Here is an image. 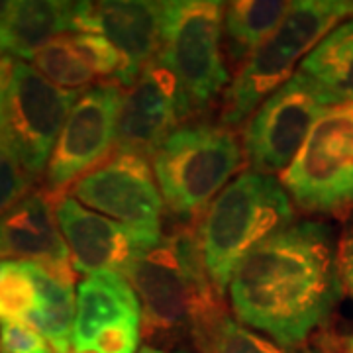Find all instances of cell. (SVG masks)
Wrapping results in <instances>:
<instances>
[{"mask_svg": "<svg viewBox=\"0 0 353 353\" xmlns=\"http://www.w3.org/2000/svg\"><path fill=\"white\" fill-rule=\"evenodd\" d=\"M341 290L334 230L318 220H301L236 269L228 294L238 322L292 350L328 320Z\"/></svg>", "mask_w": 353, "mask_h": 353, "instance_id": "cell-1", "label": "cell"}, {"mask_svg": "<svg viewBox=\"0 0 353 353\" xmlns=\"http://www.w3.org/2000/svg\"><path fill=\"white\" fill-rule=\"evenodd\" d=\"M126 279L141 306V334L150 341L192 338V332L224 314V296L214 289L202 259L196 224L163 234L139 257Z\"/></svg>", "mask_w": 353, "mask_h": 353, "instance_id": "cell-2", "label": "cell"}, {"mask_svg": "<svg viewBox=\"0 0 353 353\" xmlns=\"http://www.w3.org/2000/svg\"><path fill=\"white\" fill-rule=\"evenodd\" d=\"M294 222V204L281 181L243 171L196 222L202 259L214 289L224 296L240 267L255 250Z\"/></svg>", "mask_w": 353, "mask_h": 353, "instance_id": "cell-3", "label": "cell"}, {"mask_svg": "<svg viewBox=\"0 0 353 353\" xmlns=\"http://www.w3.org/2000/svg\"><path fill=\"white\" fill-rule=\"evenodd\" d=\"M353 16V0H296L271 38L241 65L222 94L220 124L241 126L259 104L294 75L304 59L334 28Z\"/></svg>", "mask_w": 353, "mask_h": 353, "instance_id": "cell-4", "label": "cell"}, {"mask_svg": "<svg viewBox=\"0 0 353 353\" xmlns=\"http://www.w3.org/2000/svg\"><path fill=\"white\" fill-rule=\"evenodd\" d=\"M150 161L167 212L183 226L196 224L245 163L241 141L220 122L176 128Z\"/></svg>", "mask_w": 353, "mask_h": 353, "instance_id": "cell-5", "label": "cell"}, {"mask_svg": "<svg viewBox=\"0 0 353 353\" xmlns=\"http://www.w3.org/2000/svg\"><path fill=\"white\" fill-rule=\"evenodd\" d=\"M224 10L226 4L218 0L163 2L159 55L179 83L187 118L204 112L230 83L222 43Z\"/></svg>", "mask_w": 353, "mask_h": 353, "instance_id": "cell-6", "label": "cell"}, {"mask_svg": "<svg viewBox=\"0 0 353 353\" xmlns=\"http://www.w3.org/2000/svg\"><path fill=\"white\" fill-rule=\"evenodd\" d=\"M290 201L306 214L353 212V101L328 106L281 175Z\"/></svg>", "mask_w": 353, "mask_h": 353, "instance_id": "cell-7", "label": "cell"}, {"mask_svg": "<svg viewBox=\"0 0 353 353\" xmlns=\"http://www.w3.org/2000/svg\"><path fill=\"white\" fill-rule=\"evenodd\" d=\"M338 101L304 73L267 97L245 122L241 148L250 171L283 175L324 110Z\"/></svg>", "mask_w": 353, "mask_h": 353, "instance_id": "cell-8", "label": "cell"}, {"mask_svg": "<svg viewBox=\"0 0 353 353\" xmlns=\"http://www.w3.org/2000/svg\"><path fill=\"white\" fill-rule=\"evenodd\" d=\"M124 90L114 81L88 87L77 99L43 175V189L63 196L81 176L112 157Z\"/></svg>", "mask_w": 353, "mask_h": 353, "instance_id": "cell-9", "label": "cell"}, {"mask_svg": "<svg viewBox=\"0 0 353 353\" xmlns=\"http://www.w3.org/2000/svg\"><path fill=\"white\" fill-rule=\"evenodd\" d=\"M79 97V90L59 88L32 65L14 61L2 132L36 179L46 175L51 153Z\"/></svg>", "mask_w": 353, "mask_h": 353, "instance_id": "cell-10", "label": "cell"}, {"mask_svg": "<svg viewBox=\"0 0 353 353\" xmlns=\"http://www.w3.org/2000/svg\"><path fill=\"white\" fill-rule=\"evenodd\" d=\"M67 194L138 232L163 236V196L152 161L134 153L114 152L108 161L81 176Z\"/></svg>", "mask_w": 353, "mask_h": 353, "instance_id": "cell-11", "label": "cell"}, {"mask_svg": "<svg viewBox=\"0 0 353 353\" xmlns=\"http://www.w3.org/2000/svg\"><path fill=\"white\" fill-rule=\"evenodd\" d=\"M55 216L77 273L87 277L124 275L161 236L138 232L108 216L92 212L71 194L55 199Z\"/></svg>", "mask_w": 353, "mask_h": 353, "instance_id": "cell-12", "label": "cell"}, {"mask_svg": "<svg viewBox=\"0 0 353 353\" xmlns=\"http://www.w3.org/2000/svg\"><path fill=\"white\" fill-rule=\"evenodd\" d=\"M185 120L189 118L179 83L161 55H157L124 92L114 152L152 159L159 145Z\"/></svg>", "mask_w": 353, "mask_h": 353, "instance_id": "cell-13", "label": "cell"}, {"mask_svg": "<svg viewBox=\"0 0 353 353\" xmlns=\"http://www.w3.org/2000/svg\"><path fill=\"white\" fill-rule=\"evenodd\" d=\"M73 34H99L108 39L124 59V73L118 85L132 87L161 51L163 2H75Z\"/></svg>", "mask_w": 353, "mask_h": 353, "instance_id": "cell-14", "label": "cell"}, {"mask_svg": "<svg viewBox=\"0 0 353 353\" xmlns=\"http://www.w3.org/2000/svg\"><path fill=\"white\" fill-rule=\"evenodd\" d=\"M0 248L2 257L38 265L51 277L75 283L77 271L55 216V196L43 187L0 218Z\"/></svg>", "mask_w": 353, "mask_h": 353, "instance_id": "cell-15", "label": "cell"}, {"mask_svg": "<svg viewBox=\"0 0 353 353\" xmlns=\"http://www.w3.org/2000/svg\"><path fill=\"white\" fill-rule=\"evenodd\" d=\"M120 328H141L138 294L124 275L85 277L77 287L73 350L90 352L101 336Z\"/></svg>", "mask_w": 353, "mask_h": 353, "instance_id": "cell-16", "label": "cell"}, {"mask_svg": "<svg viewBox=\"0 0 353 353\" xmlns=\"http://www.w3.org/2000/svg\"><path fill=\"white\" fill-rule=\"evenodd\" d=\"M75 2L18 0L0 26V53L8 57L34 59L51 39L73 34Z\"/></svg>", "mask_w": 353, "mask_h": 353, "instance_id": "cell-17", "label": "cell"}, {"mask_svg": "<svg viewBox=\"0 0 353 353\" xmlns=\"http://www.w3.org/2000/svg\"><path fill=\"white\" fill-rule=\"evenodd\" d=\"M28 269L36 283L38 303L24 322L50 341L53 352L69 353L73 347L77 314L75 283L51 277L48 271L34 263H28Z\"/></svg>", "mask_w": 353, "mask_h": 353, "instance_id": "cell-18", "label": "cell"}, {"mask_svg": "<svg viewBox=\"0 0 353 353\" xmlns=\"http://www.w3.org/2000/svg\"><path fill=\"white\" fill-rule=\"evenodd\" d=\"M292 2L289 0H236L224 10V39L230 61L240 67L265 39L271 38Z\"/></svg>", "mask_w": 353, "mask_h": 353, "instance_id": "cell-19", "label": "cell"}, {"mask_svg": "<svg viewBox=\"0 0 353 353\" xmlns=\"http://www.w3.org/2000/svg\"><path fill=\"white\" fill-rule=\"evenodd\" d=\"M299 71L316 81L338 102L353 101V16L334 28L304 57Z\"/></svg>", "mask_w": 353, "mask_h": 353, "instance_id": "cell-20", "label": "cell"}, {"mask_svg": "<svg viewBox=\"0 0 353 353\" xmlns=\"http://www.w3.org/2000/svg\"><path fill=\"white\" fill-rule=\"evenodd\" d=\"M192 343L199 353H296L255 334L228 314L216 316L192 332Z\"/></svg>", "mask_w": 353, "mask_h": 353, "instance_id": "cell-21", "label": "cell"}, {"mask_svg": "<svg viewBox=\"0 0 353 353\" xmlns=\"http://www.w3.org/2000/svg\"><path fill=\"white\" fill-rule=\"evenodd\" d=\"M32 67L50 83L65 90H83L92 85L97 77L83 55L77 51L69 34L51 39L48 46H43L34 55Z\"/></svg>", "mask_w": 353, "mask_h": 353, "instance_id": "cell-22", "label": "cell"}, {"mask_svg": "<svg viewBox=\"0 0 353 353\" xmlns=\"http://www.w3.org/2000/svg\"><path fill=\"white\" fill-rule=\"evenodd\" d=\"M36 283L22 261H0V320L24 322L36 308Z\"/></svg>", "mask_w": 353, "mask_h": 353, "instance_id": "cell-23", "label": "cell"}, {"mask_svg": "<svg viewBox=\"0 0 353 353\" xmlns=\"http://www.w3.org/2000/svg\"><path fill=\"white\" fill-rule=\"evenodd\" d=\"M36 181L38 179L26 169L10 139L0 128V218L24 201Z\"/></svg>", "mask_w": 353, "mask_h": 353, "instance_id": "cell-24", "label": "cell"}, {"mask_svg": "<svg viewBox=\"0 0 353 353\" xmlns=\"http://www.w3.org/2000/svg\"><path fill=\"white\" fill-rule=\"evenodd\" d=\"M69 36L94 75L106 77L114 83L120 81L124 73V59L108 39L99 34H69Z\"/></svg>", "mask_w": 353, "mask_h": 353, "instance_id": "cell-25", "label": "cell"}, {"mask_svg": "<svg viewBox=\"0 0 353 353\" xmlns=\"http://www.w3.org/2000/svg\"><path fill=\"white\" fill-rule=\"evenodd\" d=\"M0 353H55L51 343L28 322L0 324Z\"/></svg>", "mask_w": 353, "mask_h": 353, "instance_id": "cell-26", "label": "cell"}, {"mask_svg": "<svg viewBox=\"0 0 353 353\" xmlns=\"http://www.w3.org/2000/svg\"><path fill=\"white\" fill-rule=\"evenodd\" d=\"M340 275L341 287L350 294L353 303V228L340 241ZM345 353H353V332L345 343Z\"/></svg>", "mask_w": 353, "mask_h": 353, "instance_id": "cell-27", "label": "cell"}, {"mask_svg": "<svg viewBox=\"0 0 353 353\" xmlns=\"http://www.w3.org/2000/svg\"><path fill=\"white\" fill-rule=\"evenodd\" d=\"M14 61L16 59L0 53V128L4 124V112H6V101H8V88H10V79H12Z\"/></svg>", "mask_w": 353, "mask_h": 353, "instance_id": "cell-28", "label": "cell"}, {"mask_svg": "<svg viewBox=\"0 0 353 353\" xmlns=\"http://www.w3.org/2000/svg\"><path fill=\"white\" fill-rule=\"evenodd\" d=\"M10 8H12V2H0V26L4 24L6 16L10 12Z\"/></svg>", "mask_w": 353, "mask_h": 353, "instance_id": "cell-29", "label": "cell"}, {"mask_svg": "<svg viewBox=\"0 0 353 353\" xmlns=\"http://www.w3.org/2000/svg\"><path fill=\"white\" fill-rule=\"evenodd\" d=\"M138 353H167V352H163V350H159V347H150V345H148V347L139 350Z\"/></svg>", "mask_w": 353, "mask_h": 353, "instance_id": "cell-30", "label": "cell"}, {"mask_svg": "<svg viewBox=\"0 0 353 353\" xmlns=\"http://www.w3.org/2000/svg\"><path fill=\"white\" fill-rule=\"evenodd\" d=\"M69 353H97V352H77V350H71Z\"/></svg>", "mask_w": 353, "mask_h": 353, "instance_id": "cell-31", "label": "cell"}, {"mask_svg": "<svg viewBox=\"0 0 353 353\" xmlns=\"http://www.w3.org/2000/svg\"><path fill=\"white\" fill-rule=\"evenodd\" d=\"M0 257H2V248H0Z\"/></svg>", "mask_w": 353, "mask_h": 353, "instance_id": "cell-32", "label": "cell"}]
</instances>
